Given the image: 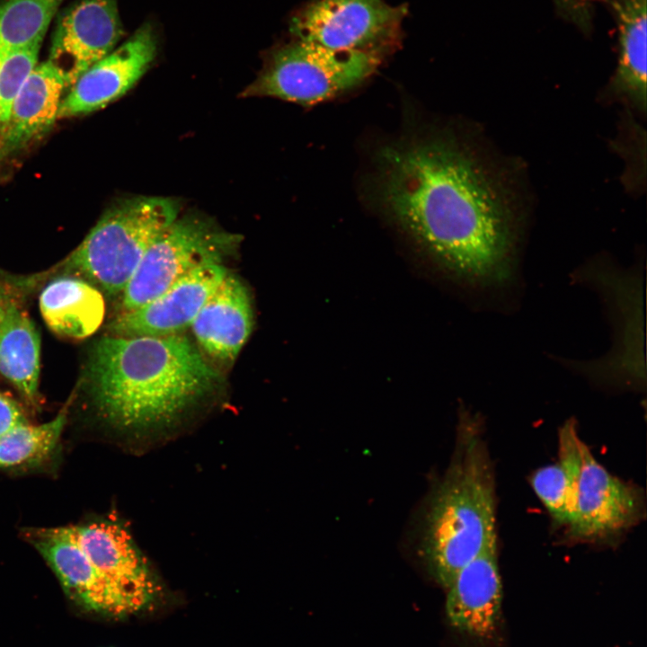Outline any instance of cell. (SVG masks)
Here are the masks:
<instances>
[{"instance_id": "1", "label": "cell", "mask_w": 647, "mask_h": 647, "mask_svg": "<svg viewBox=\"0 0 647 647\" xmlns=\"http://www.w3.org/2000/svg\"><path fill=\"white\" fill-rule=\"evenodd\" d=\"M377 158L381 208L442 269L479 284L509 277L510 216L470 153L434 136L389 145Z\"/></svg>"}, {"instance_id": "2", "label": "cell", "mask_w": 647, "mask_h": 647, "mask_svg": "<svg viewBox=\"0 0 647 647\" xmlns=\"http://www.w3.org/2000/svg\"><path fill=\"white\" fill-rule=\"evenodd\" d=\"M86 378L101 416L129 429L173 420L220 381L181 333L103 337L90 354Z\"/></svg>"}, {"instance_id": "3", "label": "cell", "mask_w": 647, "mask_h": 647, "mask_svg": "<svg viewBox=\"0 0 647 647\" xmlns=\"http://www.w3.org/2000/svg\"><path fill=\"white\" fill-rule=\"evenodd\" d=\"M496 481L480 418L461 415L456 448L425 509L419 555L446 589L469 562L497 548Z\"/></svg>"}, {"instance_id": "4", "label": "cell", "mask_w": 647, "mask_h": 647, "mask_svg": "<svg viewBox=\"0 0 647 647\" xmlns=\"http://www.w3.org/2000/svg\"><path fill=\"white\" fill-rule=\"evenodd\" d=\"M177 201L135 197L114 203L59 266L107 296L123 292L143 256L179 217Z\"/></svg>"}, {"instance_id": "5", "label": "cell", "mask_w": 647, "mask_h": 647, "mask_svg": "<svg viewBox=\"0 0 647 647\" xmlns=\"http://www.w3.org/2000/svg\"><path fill=\"white\" fill-rule=\"evenodd\" d=\"M381 61L369 54L332 50L295 39L270 53L258 77L242 95L310 106L361 84Z\"/></svg>"}, {"instance_id": "6", "label": "cell", "mask_w": 647, "mask_h": 647, "mask_svg": "<svg viewBox=\"0 0 647 647\" xmlns=\"http://www.w3.org/2000/svg\"><path fill=\"white\" fill-rule=\"evenodd\" d=\"M240 242V235L208 218L178 217L148 248L128 282L121 293L122 312L147 303L200 267L222 264Z\"/></svg>"}, {"instance_id": "7", "label": "cell", "mask_w": 647, "mask_h": 647, "mask_svg": "<svg viewBox=\"0 0 647 647\" xmlns=\"http://www.w3.org/2000/svg\"><path fill=\"white\" fill-rule=\"evenodd\" d=\"M407 8L384 0H313L293 17L295 39L383 58L402 38Z\"/></svg>"}, {"instance_id": "8", "label": "cell", "mask_w": 647, "mask_h": 647, "mask_svg": "<svg viewBox=\"0 0 647 647\" xmlns=\"http://www.w3.org/2000/svg\"><path fill=\"white\" fill-rule=\"evenodd\" d=\"M645 510L642 489L609 473L582 440L572 515L565 529L569 537L582 543H612L638 525Z\"/></svg>"}, {"instance_id": "9", "label": "cell", "mask_w": 647, "mask_h": 647, "mask_svg": "<svg viewBox=\"0 0 647 647\" xmlns=\"http://www.w3.org/2000/svg\"><path fill=\"white\" fill-rule=\"evenodd\" d=\"M137 615L155 604L158 581L130 533L115 518L61 527Z\"/></svg>"}, {"instance_id": "10", "label": "cell", "mask_w": 647, "mask_h": 647, "mask_svg": "<svg viewBox=\"0 0 647 647\" xmlns=\"http://www.w3.org/2000/svg\"><path fill=\"white\" fill-rule=\"evenodd\" d=\"M122 35L117 0H78L59 14L48 60L70 88L114 49Z\"/></svg>"}, {"instance_id": "11", "label": "cell", "mask_w": 647, "mask_h": 647, "mask_svg": "<svg viewBox=\"0 0 647 647\" xmlns=\"http://www.w3.org/2000/svg\"><path fill=\"white\" fill-rule=\"evenodd\" d=\"M157 39L149 23L142 24L122 45L83 73L63 96L58 119L99 110L126 93L155 59Z\"/></svg>"}, {"instance_id": "12", "label": "cell", "mask_w": 647, "mask_h": 647, "mask_svg": "<svg viewBox=\"0 0 647 647\" xmlns=\"http://www.w3.org/2000/svg\"><path fill=\"white\" fill-rule=\"evenodd\" d=\"M227 274L223 264L200 267L178 279L160 295L110 324L114 336H167L190 327L198 313Z\"/></svg>"}, {"instance_id": "13", "label": "cell", "mask_w": 647, "mask_h": 647, "mask_svg": "<svg viewBox=\"0 0 647 647\" xmlns=\"http://www.w3.org/2000/svg\"><path fill=\"white\" fill-rule=\"evenodd\" d=\"M25 537L48 563L66 593L80 607L109 618L136 615L61 527L28 529Z\"/></svg>"}, {"instance_id": "14", "label": "cell", "mask_w": 647, "mask_h": 647, "mask_svg": "<svg viewBox=\"0 0 647 647\" xmlns=\"http://www.w3.org/2000/svg\"><path fill=\"white\" fill-rule=\"evenodd\" d=\"M447 589L446 613L450 624L474 637L491 636L502 598L497 548L484 551L465 565Z\"/></svg>"}, {"instance_id": "15", "label": "cell", "mask_w": 647, "mask_h": 647, "mask_svg": "<svg viewBox=\"0 0 647 647\" xmlns=\"http://www.w3.org/2000/svg\"><path fill=\"white\" fill-rule=\"evenodd\" d=\"M66 87L65 77L52 63L36 64L21 84L0 131V152L5 157L52 127Z\"/></svg>"}, {"instance_id": "16", "label": "cell", "mask_w": 647, "mask_h": 647, "mask_svg": "<svg viewBox=\"0 0 647 647\" xmlns=\"http://www.w3.org/2000/svg\"><path fill=\"white\" fill-rule=\"evenodd\" d=\"M253 326L249 294L236 277L227 273L207 299L191 327L209 356L233 361L247 341Z\"/></svg>"}, {"instance_id": "17", "label": "cell", "mask_w": 647, "mask_h": 647, "mask_svg": "<svg viewBox=\"0 0 647 647\" xmlns=\"http://www.w3.org/2000/svg\"><path fill=\"white\" fill-rule=\"evenodd\" d=\"M40 310L55 333L84 339L102 324L105 305L102 292L91 283L78 277L61 275L40 293Z\"/></svg>"}, {"instance_id": "18", "label": "cell", "mask_w": 647, "mask_h": 647, "mask_svg": "<svg viewBox=\"0 0 647 647\" xmlns=\"http://www.w3.org/2000/svg\"><path fill=\"white\" fill-rule=\"evenodd\" d=\"M40 338L27 314L12 300L0 321V374L30 403L39 397Z\"/></svg>"}, {"instance_id": "19", "label": "cell", "mask_w": 647, "mask_h": 647, "mask_svg": "<svg viewBox=\"0 0 647 647\" xmlns=\"http://www.w3.org/2000/svg\"><path fill=\"white\" fill-rule=\"evenodd\" d=\"M618 23V65L613 87L646 108V0H612Z\"/></svg>"}, {"instance_id": "20", "label": "cell", "mask_w": 647, "mask_h": 647, "mask_svg": "<svg viewBox=\"0 0 647 647\" xmlns=\"http://www.w3.org/2000/svg\"><path fill=\"white\" fill-rule=\"evenodd\" d=\"M558 442V461L536 469L530 483L554 524L566 529L572 515L576 465L582 442L574 420L562 426Z\"/></svg>"}, {"instance_id": "21", "label": "cell", "mask_w": 647, "mask_h": 647, "mask_svg": "<svg viewBox=\"0 0 647 647\" xmlns=\"http://www.w3.org/2000/svg\"><path fill=\"white\" fill-rule=\"evenodd\" d=\"M68 403L52 420L19 424L0 437V468L37 465L57 448L67 419Z\"/></svg>"}, {"instance_id": "22", "label": "cell", "mask_w": 647, "mask_h": 647, "mask_svg": "<svg viewBox=\"0 0 647 647\" xmlns=\"http://www.w3.org/2000/svg\"><path fill=\"white\" fill-rule=\"evenodd\" d=\"M64 0L0 2V54L41 43Z\"/></svg>"}, {"instance_id": "23", "label": "cell", "mask_w": 647, "mask_h": 647, "mask_svg": "<svg viewBox=\"0 0 647 647\" xmlns=\"http://www.w3.org/2000/svg\"><path fill=\"white\" fill-rule=\"evenodd\" d=\"M41 43L0 54V131L7 122L14 97L38 63Z\"/></svg>"}, {"instance_id": "24", "label": "cell", "mask_w": 647, "mask_h": 647, "mask_svg": "<svg viewBox=\"0 0 647 647\" xmlns=\"http://www.w3.org/2000/svg\"><path fill=\"white\" fill-rule=\"evenodd\" d=\"M29 421L19 403L0 392V437L15 426Z\"/></svg>"}, {"instance_id": "25", "label": "cell", "mask_w": 647, "mask_h": 647, "mask_svg": "<svg viewBox=\"0 0 647 647\" xmlns=\"http://www.w3.org/2000/svg\"><path fill=\"white\" fill-rule=\"evenodd\" d=\"M9 301L10 299L5 295L4 289L0 287V321L4 315L6 305Z\"/></svg>"}, {"instance_id": "26", "label": "cell", "mask_w": 647, "mask_h": 647, "mask_svg": "<svg viewBox=\"0 0 647 647\" xmlns=\"http://www.w3.org/2000/svg\"><path fill=\"white\" fill-rule=\"evenodd\" d=\"M4 158H5L4 155L0 152V161Z\"/></svg>"}]
</instances>
